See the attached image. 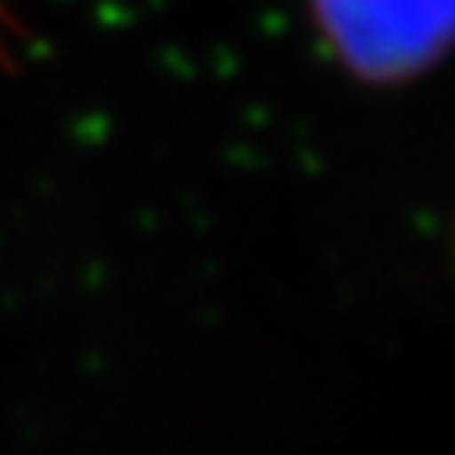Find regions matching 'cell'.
Segmentation results:
<instances>
[{
	"label": "cell",
	"instance_id": "6da1fadb",
	"mask_svg": "<svg viewBox=\"0 0 455 455\" xmlns=\"http://www.w3.org/2000/svg\"><path fill=\"white\" fill-rule=\"evenodd\" d=\"M337 54L370 79L434 65L455 40V0H315Z\"/></svg>",
	"mask_w": 455,
	"mask_h": 455
}]
</instances>
